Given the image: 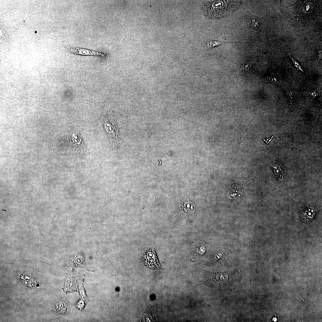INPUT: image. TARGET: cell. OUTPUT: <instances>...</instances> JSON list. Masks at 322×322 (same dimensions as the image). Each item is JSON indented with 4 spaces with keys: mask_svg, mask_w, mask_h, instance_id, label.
Segmentation results:
<instances>
[{
    "mask_svg": "<svg viewBox=\"0 0 322 322\" xmlns=\"http://www.w3.org/2000/svg\"><path fill=\"white\" fill-rule=\"evenodd\" d=\"M241 1L217 0L203 2L202 10L205 14L210 18L224 17L236 10L241 4Z\"/></svg>",
    "mask_w": 322,
    "mask_h": 322,
    "instance_id": "1",
    "label": "cell"
},
{
    "mask_svg": "<svg viewBox=\"0 0 322 322\" xmlns=\"http://www.w3.org/2000/svg\"><path fill=\"white\" fill-rule=\"evenodd\" d=\"M103 120L104 127L111 140L112 146L117 147L120 144V136L117 120L111 112L105 115Z\"/></svg>",
    "mask_w": 322,
    "mask_h": 322,
    "instance_id": "2",
    "label": "cell"
},
{
    "mask_svg": "<svg viewBox=\"0 0 322 322\" xmlns=\"http://www.w3.org/2000/svg\"><path fill=\"white\" fill-rule=\"evenodd\" d=\"M65 264L68 267L84 269L89 271H93L87 267L85 253L82 251L77 252L72 255L65 262Z\"/></svg>",
    "mask_w": 322,
    "mask_h": 322,
    "instance_id": "3",
    "label": "cell"
},
{
    "mask_svg": "<svg viewBox=\"0 0 322 322\" xmlns=\"http://www.w3.org/2000/svg\"><path fill=\"white\" fill-rule=\"evenodd\" d=\"M142 259L144 264L151 269H157L161 267L156 252L153 249L147 250Z\"/></svg>",
    "mask_w": 322,
    "mask_h": 322,
    "instance_id": "4",
    "label": "cell"
},
{
    "mask_svg": "<svg viewBox=\"0 0 322 322\" xmlns=\"http://www.w3.org/2000/svg\"><path fill=\"white\" fill-rule=\"evenodd\" d=\"M246 20L250 28L261 32V21L260 18L247 11L245 16Z\"/></svg>",
    "mask_w": 322,
    "mask_h": 322,
    "instance_id": "5",
    "label": "cell"
},
{
    "mask_svg": "<svg viewBox=\"0 0 322 322\" xmlns=\"http://www.w3.org/2000/svg\"><path fill=\"white\" fill-rule=\"evenodd\" d=\"M69 50L71 53L77 54L100 56H102L104 55L103 54L97 52L85 49L75 48L74 47H70V48L69 49Z\"/></svg>",
    "mask_w": 322,
    "mask_h": 322,
    "instance_id": "6",
    "label": "cell"
},
{
    "mask_svg": "<svg viewBox=\"0 0 322 322\" xmlns=\"http://www.w3.org/2000/svg\"><path fill=\"white\" fill-rule=\"evenodd\" d=\"M269 164L271 167L276 178L281 181H283L284 180V173L280 165L277 164L273 165L269 164Z\"/></svg>",
    "mask_w": 322,
    "mask_h": 322,
    "instance_id": "7",
    "label": "cell"
},
{
    "mask_svg": "<svg viewBox=\"0 0 322 322\" xmlns=\"http://www.w3.org/2000/svg\"><path fill=\"white\" fill-rule=\"evenodd\" d=\"M68 305L66 301H59L56 304V310L58 313L61 314L66 313L67 311Z\"/></svg>",
    "mask_w": 322,
    "mask_h": 322,
    "instance_id": "8",
    "label": "cell"
},
{
    "mask_svg": "<svg viewBox=\"0 0 322 322\" xmlns=\"http://www.w3.org/2000/svg\"><path fill=\"white\" fill-rule=\"evenodd\" d=\"M182 207L184 212L189 215L194 213L195 208L193 204L190 202H186L182 204Z\"/></svg>",
    "mask_w": 322,
    "mask_h": 322,
    "instance_id": "9",
    "label": "cell"
},
{
    "mask_svg": "<svg viewBox=\"0 0 322 322\" xmlns=\"http://www.w3.org/2000/svg\"><path fill=\"white\" fill-rule=\"evenodd\" d=\"M78 135V134L74 133L72 136L70 143L73 149H80V148H82V146L80 145H81V138L80 137L78 141L77 140Z\"/></svg>",
    "mask_w": 322,
    "mask_h": 322,
    "instance_id": "10",
    "label": "cell"
},
{
    "mask_svg": "<svg viewBox=\"0 0 322 322\" xmlns=\"http://www.w3.org/2000/svg\"><path fill=\"white\" fill-rule=\"evenodd\" d=\"M233 42L209 39L207 41L206 46L208 49H209L224 44Z\"/></svg>",
    "mask_w": 322,
    "mask_h": 322,
    "instance_id": "11",
    "label": "cell"
},
{
    "mask_svg": "<svg viewBox=\"0 0 322 322\" xmlns=\"http://www.w3.org/2000/svg\"><path fill=\"white\" fill-rule=\"evenodd\" d=\"M75 278L74 275L69 277L67 281V286L69 288L70 292L77 291V289L76 284Z\"/></svg>",
    "mask_w": 322,
    "mask_h": 322,
    "instance_id": "12",
    "label": "cell"
},
{
    "mask_svg": "<svg viewBox=\"0 0 322 322\" xmlns=\"http://www.w3.org/2000/svg\"><path fill=\"white\" fill-rule=\"evenodd\" d=\"M273 39L274 41H275L276 42V43H277L279 45V46H280L281 47H282L283 49L285 52L286 53L289 55V56L291 58V59L292 60V61L293 62V64H294V65L295 66V67L296 68H297V69L298 70H299L300 71H301V72H304V69H303L301 65L300 64H299V63L297 61H296L291 56V55L286 50V49L283 46H282V45H281V44H280L278 42L273 38Z\"/></svg>",
    "mask_w": 322,
    "mask_h": 322,
    "instance_id": "13",
    "label": "cell"
},
{
    "mask_svg": "<svg viewBox=\"0 0 322 322\" xmlns=\"http://www.w3.org/2000/svg\"><path fill=\"white\" fill-rule=\"evenodd\" d=\"M273 138H274L275 139L277 138L280 140V139H278V138L277 137H275L273 136H272L270 137L264 139H263V140L266 144H268Z\"/></svg>",
    "mask_w": 322,
    "mask_h": 322,
    "instance_id": "14",
    "label": "cell"
},
{
    "mask_svg": "<svg viewBox=\"0 0 322 322\" xmlns=\"http://www.w3.org/2000/svg\"><path fill=\"white\" fill-rule=\"evenodd\" d=\"M275 317H273L272 318V320L274 322L277 321L278 320V319L276 315H275Z\"/></svg>",
    "mask_w": 322,
    "mask_h": 322,
    "instance_id": "15",
    "label": "cell"
}]
</instances>
